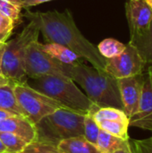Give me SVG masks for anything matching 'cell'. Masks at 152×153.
Masks as SVG:
<instances>
[{"label":"cell","mask_w":152,"mask_h":153,"mask_svg":"<svg viewBox=\"0 0 152 153\" xmlns=\"http://www.w3.org/2000/svg\"><path fill=\"white\" fill-rule=\"evenodd\" d=\"M147 1V3L150 4V6L151 7V9H152V0H146Z\"/></svg>","instance_id":"33"},{"label":"cell","mask_w":152,"mask_h":153,"mask_svg":"<svg viewBox=\"0 0 152 153\" xmlns=\"http://www.w3.org/2000/svg\"><path fill=\"white\" fill-rule=\"evenodd\" d=\"M68 77L78 83L90 100L99 108H116L124 110L117 79L82 62L67 65Z\"/></svg>","instance_id":"2"},{"label":"cell","mask_w":152,"mask_h":153,"mask_svg":"<svg viewBox=\"0 0 152 153\" xmlns=\"http://www.w3.org/2000/svg\"><path fill=\"white\" fill-rule=\"evenodd\" d=\"M116 153H133V150H132V147L129 149V150H126V151H120Z\"/></svg>","instance_id":"32"},{"label":"cell","mask_w":152,"mask_h":153,"mask_svg":"<svg viewBox=\"0 0 152 153\" xmlns=\"http://www.w3.org/2000/svg\"><path fill=\"white\" fill-rule=\"evenodd\" d=\"M146 67L136 47L129 42L119 56L107 59L105 71L118 80L142 74Z\"/></svg>","instance_id":"8"},{"label":"cell","mask_w":152,"mask_h":153,"mask_svg":"<svg viewBox=\"0 0 152 153\" xmlns=\"http://www.w3.org/2000/svg\"><path fill=\"white\" fill-rule=\"evenodd\" d=\"M4 48H5V42L0 43V74H2L1 73V65H2V58H3L4 52Z\"/></svg>","instance_id":"30"},{"label":"cell","mask_w":152,"mask_h":153,"mask_svg":"<svg viewBox=\"0 0 152 153\" xmlns=\"http://www.w3.org/2000/svg\"><path fill=\"white\" fill-rule=\"evenodd\" d=\"M96 147L100 153H116L120 151H126L131 148L130 140H123L114 136L103 130H100Z\"/></svg>","instance_id":"13"},{"label":"cell","mask_w":152,"mask_h":153,"mask_svg":"<svg viewBox=\"0 0 152 153\" xmlns=\"http://www.w3.org/2000/svg\"><path fill=\"white\" fill-rule=\"evenodd\" d=\"M15 24L9 18L0 13V43H4L10 38Z\"/></svg>","instance_id":"25"},{"label":"cell","mask_w":152,"mask_h":153,"mask_svg":"<svg viewBox=\"0 0 152 153\" xmlns=\"http://www.w3.org/2000/svg\"><path fill=\"white\" fill-rule=\"evenodd\" d=\"M41 45L45 52H47L53 58L63 64L75 65L82 62L81 57H79L74 52L62 45L56 43H46Z\"/></svg>","instance_id":"16"},{"label":"cell","mask_w":152,"mask_h":153,"mask_svg":"<svg viewBox=\"0 0 152 153\" xmlns=\"http://www.w3.org/2000/svg\"><path fill=\"white\" fill-rule=\"evenodd\" d=\"M96 122L102 120H115L125 123H129V118L124 110L116 108H99L93 104L90 108Z\"/></svg>","instance_id":"18"},{"label":"cell","mask_w":152,"mask_h":153,"mask_svg":"<svg viewBox=\"0 0 152 153\" xmlns=\"http://www.w3.org/2000/svg\"><path fill=\"white\" fill-rule=\"evenodd\" d=\"M27 85L58 102L63 108L86 114L93 103L68 78L55 75H44L37 78H28Z\"/></svg>","instance_id":"3"},{"label":"cell","mask_w":152,"mask_h":153,"mask_svg":"<svg viewBox=\"0 0 152 153\" xmlns=\"http://www.w3.org/2000/svg\"><path fill=\"white\" fill-rule=\"evenodd\" d=\"M129 126L152 131V65L142 73V88L137 113L129 120Z\"/></svg>","instance_id":"9"},{"label":"cell","mask_w":152,"mask_h":153,"mask_svg":"<svg viewBox=\"0 0 152 153\" xmlns=\"http://www.w3.org/2000/svg\"><path fill=\"white\" fill-rule=\"evenodd\" d=\"M0 13L16 24L22 18V7L14 0H0Z\"/></svg>","instance_id":"23"},{"label":"cell","mask_w":152,"mask_h":153,"mask_svg":"<svg viewBox=\"0 0 152 153\" xmlns=\"http://www.w3.org/2000/svg\"><path fill=\"white\" fill-rule=\"evenodd\" d=\"M22 117V116H19V115L14 114L13 112H10V111L0 108V121L10 118V117Z\"/></svg>","instance_id":"28"},{"label":"cell","mask_w":152,"mask_h":153,"mask_svg":"<svg viewBox=\"0 0 152 153\" xmlns=\"http://www.w3.org/2000/svg\"><path fill=\"white\" fill-rule=\"evenodd\" d=\"M7 152V151H6L5 147L4 146L3 143H2V142H1V140H0V153H1V152Z\"/></svg>","instance_id":"31"},{"label":"cell","mask_w":152,"mask_h":153,"mask_svg":"<svg viewBox=\"0 0 152 153\" xmlns=\"http://www.w3.org/2000/svg\"><path fill=\"white\" fill-rule=\"evenodd\" d=\"M39 28L32 21L14 39L5 42L2 58L1 73L4 76L16 83H25L28 77L24 72V56L30 43L38 40Z\"/></svg>","instance_id":"5"},{"label":"cell","mask_w":152,"mask_h":153,"mask_svg":"<svg viewBox=\"0 0 152 153\" xmlns=\"http://www.w3.org/2000/svg\"><path fill=\"white\" fill-rule=\"evenodd\" d=\"M84 115L65 108H57L35 124V141L58 145L63 140L83 136Z\"/></svg>","instance_id":"4"},{"label":"cell","mask_w":152,"mask_h":153,"mask_svg":"<svg viewBox=\"0 0 152 153\" xmlns=\"http://www.w3.org/2000/svg\"><path fill=\"white\" fill-rule=\"evenodd\" d=\"M125 46L126 45L117 39L108 38L105 39L99 44L98 50L104 58L109 59L119 56L125 50Z\"/></svg>","instance_id":"20"},{"label":"cell","mask_w":152,"mask_h":153,"mask_svg":"<svg viewBox=\"0 0 152 153\" xmlns=\"http://www.w3.org/2000/svg\"><path fill=\"white\" fill-rule=\"evenodd\" d=\"M0 140L8 152L22 153L29 144L20 136L11 133L0 132Z\"/></svg>","instance_id":"21"},{"label":"cell","mask_w":152,"mask_h":153,"mask_svg":"<svg viewBox=\"0 0 152 153\" xmlns=\"http://www.w3.org/2000/svg\"><path fill=\"white\" fill-rule=\"evenodd\" d=\"M100 130H103L114 136L119 137L123 140H130L128 135L129 123L115 120H102L97 122Z\"/></svg>","instance_id":"19"},{"label":"cell","mask_w":152,"mask_h":153,"mask_svg":"<svg viewBox=\"0 0 152 153\" xmlns=\"http://www.w3.org/2000/svg\"><path fill=\"white\" fill-rule=\"evenodd\" d=\"M118 87L123 108L129 120L138 111L142 88V74L118 79Z\"/></svg>","instance_id":"11"},{"label":"cell","mask_w":152,"mask_h":153,"mask_svg":"<svg viewBox=\"0 0 152 153\" xmlns=\"http://www.w3.org/2000/svg\"><path fill=\"white\" fill-rule=\"evenodd\" d=\"M1 153H13V152H1Z\"/></svg>","instance_id":"34"},{"label":"cell","mask_w":152,"mask_h":153,"mask_svg":"<svg viewBox=\"0 0 152 153\" xmlns=\"http://www.w3.org/2000/svg\"><path fill=\"white\" fill-rule=\"evenodd\" d=\"M14 1L22 7V9L29 10V8L30 7L39 5L43 3L49 2V1H53V0H14Z\"/></svg>","instance_id":"27"},{"label":"cell","mask_w":152,"mask_h":153,"mask_svg":"<svg viewBox=\"0 0 152 153\" xmlns=\"http://www.w3.org/2000/svg\"><path fill=\"white\" fill-rule=\"evenodd\" d=\"M136 47L147 65H152V22L145 31L131 36L130 41Z\"/></svg>","instance_id":"14"},{"label":"cell","mask_w":152,"mask_h":153,"mask_svg":"<svg viewBox=\"0 0 152 153\" xmlns=\"http://www.w3.org/2000/svg\"><path fill=\"white\" fill-rule=\"evenodd\" d=\"M133 153H152V136L143 140H130Z\"/></svg>","instance_id":"26"},{"label":"cell","mask_w":152,"mask_h":153,"mask_svg":"<svg viewBox=\"0 0 152 153\" xmlns=\"http://www.w3.org/2000/svg\"><path fill=\"white\" fill-rule=\"evenodd\" d=\"M57 147L64 153H100L96 145L87 141L83 136L63 140Z\"/></svg>","instance_id":"15"},{"label":"cell","mask_w":152,"mask_h":153,"mask_svg":"<svg viewBox=\"0 0 152 153\" xmlns=\"http://www.w3.org/2000/svg\"><path fill=\"white\" fill-rule=\"evenodd\" d=\"M100 132V128L99 127L97 122L93 118L92 113L89 110L84 115V122H83V137L89 141L90 143L96 145L99 134Z\"/></svg>","instance_id":"22"},{"label":"cell","mask_w":152,"mask_h":153,"mask_svg":"<svg viewBox=\"0 0 152 153\" xmlns=\"http://www.w3.org/2000/svg\"><path fill=\"white\" fill-rule=\"evenodd\" d=\"M23 16L38 24L39 32L42 33L47 43L62 45L74 52L82 59L87 60L93 67L105 70L107 59L99 54L98 48L82 34L68 9L62 13L26 10Z\"/></svg>","instance_id":"1"},{"label":"cell","mask_w":152,"mask_h":153,"mask_svg":"<svg viewBox=\"0 0 152 153\" xmlns=\"http://www.w3.org/2000/svg\"><path fill=\"white\" fill-rule=\"evenodd\" d=\"M14 83L16 82H11L9 84L0 86V108L13 112L22 117H25L23 111L17 102L13 91Z\"/></svg>","instance_id":"17"},{"label":"cell","mask_w":152,"mask_h":153,"mask_svg":"<svg viewBox=\"0 0 152 153\" xmlns=\"http://www.w3.org/2000/svg\"><path fill=\"white\" fill-rule=\"evenodd\" d=\"M13 91L24 116L34 125L57 108H63L58 102L26 83H14Z\"/></svg>","instance_id":"6"},{"label":"cell","mask_w":152,"mask_h":153,"mask_svg":"<svg viewBox=\"0 0 152 153\" xmlns=\"http://www.w3.org/2000/svg\"><path fill=\"white\" fill-rule=\"evenodd\" d=\"M22 153H64L59 150L57 145L43 143L39 141H33L28 144Z\"/></svg>","instance_id":"24"},{"label":"cell","mask_w":152,"mask_h":153,"mask_svg":"<svg viewBox=\"0 0 152 153\" xmlns=\"http://www.w3.org/2000/svg\"><path fill=\"white\" fill-rule=\"evenodd\" d=\"M11 82H12L11 80H9V79L6 78L5 76H4L2 74H0V86L6 85V84L11 83Z\"/></svg>","instance_id":"29"},{"label":"cell","mask_w":152,"mask_h":153,"mask_svg":"<svg viewBox=\"0 0 152 153\" xmlns=\"http://www.w3.org/2000/svg\"><path fill=\"white\" fill-rule=\"evenodd\" d=\"M67 65V64L57 61L45 52L41 43L38 40L30 43L26 49L24 72L28 78H37L44 75L68 77Z\"/></svg>","instance_id":"7"},{"label":"cell","mask_w":152,"mask_h":153,"mask_svg":"<svg viewBox=\"0 0 152 153\" xmlns=\"http://www.w3.org/2000/svg\"><path fill=\"white\" fill-rule=\"evenodd\" d=\"M125 16L131 37L149 29L152 22V9L146 0H127Z\"/></svg>","instance_id":"10"},{"label":"cell","mask_w":152,"mask_h":153,"mask_svg":"<svg viewBox=\"0 0 152 153\" xmlns=\"http://www.w3.org/2000/svg\"><path fill=\"white\" fill-rule=\"evenodd\" d=\"M0 132L16 134L30 143L36 140L35 125L25 117H13L0 121Z\"/></svg>","instance_id":"12"}]
</instances>
